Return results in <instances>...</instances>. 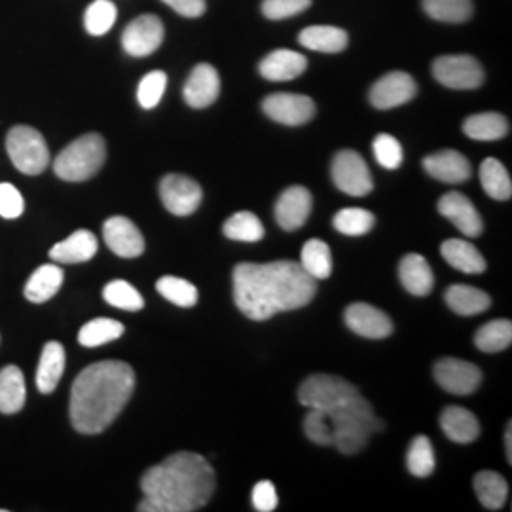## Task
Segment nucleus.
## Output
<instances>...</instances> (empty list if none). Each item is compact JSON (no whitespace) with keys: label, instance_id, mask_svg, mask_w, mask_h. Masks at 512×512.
<instances>
[{"label":"nucleus","instance_id":"nucleus-13","mask_svg":"<svg viewBox=\"0 0 512 512\" xmlns=\"http://www.w3.org/2000/svg\"><path fill=\"white\" fill-rule=\"evenodd\" d=\"M437 384L454 395H471L482 382V372L478 366L454 357L440 359L433 368Z\"/></svg>","mask_w":512,"mask_h":512},{"label":"nucleus","instance_id":"nucleus-40","mask_svg":"<svg viewBox=\"0 0 512 512\" xmlns=\"http://www.w3.org/2000/svg\"><path fill=\"white\" fill-rule=\"evenodd\" d=\"M374 215L366 209H359V207H349V209H342L334 215V228L344 234V236H365L372 228H374Z\"/></svg>","mask_w":512,"mask_h":512},{"label":"nucleus","instance_id":"nucleus-18","mask_svg":"<svg viewBox=\"0 0 512 512\" xmlns=\"http://www.w3.org/2000/svg\"><path fill=\"white\" fill-rule=\"evenodd\" d=\"M439 213L469 238L480 236L484 230V222L480 219L475 205L469 202L467 196L459 192H448L440 198Z\"/></svg>","mask_w":512,"mask_h":512},{"label":"nucleus","instance_id":"nucleus-22","mask_svg":"<svg viewBox=\"0 0 512 512\" xmlns=\"http://www.w3.org/2000/svg\"><path fill=\"white\" fill-rule=\"evenodd\" d=\"M440 427L444 435L458 444H469L480 435V423L475 414L461 406H448L440 414Z\"/></svg>","mask_w":512,"mask_h":512},{"label":"nucleus","instance_id":"nucleus-33","mask_svg":"<svg viewBox=\"0 0 512 512\" xmlns=\"http://www.w3.org/2000/svg\"><path fill=\"white\" fill-rule=\"evenodd\" d=\"M446 304L459 315H476L490 308L492 298L469 285H452L446 291Z\"/></svg>","mask_w":512,"mask_h":512},{"label":"nucleus","instance_id":"nucleus-50","mask_svg":"<svg viewBox=\"0 0 512 512\" xmlns=\"http://www.w3.org/2000/svg\"><path fill=\"white\" fill-rule=\"evenodd\" d=\"M184 18H200L205 14V0H162Z\"/></svg>","mask_w":512,"mask_h":512},{"label":"nucleus","instance_id":"nucleus-16","mask_svg":"<svg viewBox=\"0 0 512 512\" xmlns=\"http://www.w3.org/2000/svg\"><path fill=\"white\" fill-rule=\"evenodd\" d=\"M311 194L304 186H291L287 188L275 205V219L277 224L287 230L294 232L306 224L310 219Z\"/></svg>","mask_w":512,"mask_h":512},{"label":"nucleus","instance_id":"nucleus-17","mask_svg":"<svg viewBox=\"0 0 512 512\" xmlns=\"http://www.w3.org/2000/svg\"><path fill=\"white\" fill-rule=\"evenodd\" d=\"M184 101L192 109H205L217 101L220 93V76L209 63H200L184 84Z\"/></svg>","mask_w":512,"mask_h":512},{"label":"nucleus","instance_id":"nucleus-49","mask_svg":"<svg viewBox=\"0 0 512 512\" xmlns=\"http://www.w3.org/2000/svg\"><path fill=\"white\" fill-rule=\"evenodd\" d=\"M277 490L270 480L258 482L253 490V507L258 512H272L277 509Z\"/></svg>","mask_w":512,"mask_h":512},{"label":"nucleus","instance_id":"nucleus-28","mask_svg":"<svg viewBox=\"0 0 512 512\" xmlns=\"http://www.w3.org/2000/svg\"><path fill=\"white\" fill-rule=\"evenodd\" d=\"M63 279L65 274L57 264H44L29 277L25 285V298L35 304H44L50 298H54L57 291L61 289Z\"/></svg>","mask_w":512,"mask_h":512},{"label":"nucleus","instance_id":"nucleus-4","mask_svg":"<svg viewBox=\"0 0 512 512\" xmlns=\"http://www.w3.org/2000/svg\"><path fill=\"white\" fill-rule=\"evenodd\" d=\"M332 421V446H336L342 454H357L366 446L372 433L384 429V421L378 420L372 406L359 393L348 404L329 410Z\"/></svg>","mask_w":512,"mask_h":512},{"label":"nucleus","instance_id":"nucleus-42","mask_svg":"<svg viewBox=\"0 0 512 512\" xmlns=\"http://www.w3.org/2000/svg\"><path fill=\"white\" fill-rule=\"evenodd\" d=\"M408 471L414 476H425L433 475L435 471V452H433V444L427 437H416V439L410 442V448H408Z\"/></svg>","mask_w":512,"mask_h":512},{"label":"nucleus","instance_id":"nucleus-41","mask_svg":"<svg viewBox=\"0 0 512 512\" xmlns=\"http://www.w3.org/2000/svg\"><path fill=\"white\" fill-rule=\"evenodd\" d=\"M116 16H118V10L110 0H95L88 6L84 16L86 31L92 37H103L112 29Z\"/></svg>","mask_w":512,"mask_h":512},{"label":"nucleus","instance_id":"nucleus-46","mask_svg":"<svg viewBox=\"0 0 512 512\" xmlns=\"http://www.w3.org/2000/svg\"><path fill=\"white\" fill-rule=\"evenodd\" d=\"M374 156L378 160V164L385 167V169H397L399 165L403 164V147L401 143L393 137L382 133L374 139Z\"/></svg>","mask_w":512,"mask_h":512},{"label":"nucleus","instance_id":"nucleus-27","mask_svg":"<svg viewBox=\"0 0 512 512\" xmlns=\"http://www.w3.org/2000/svg\"><path fill=\"white\" fill-rule=\"evenodd\" d=\"M65 370V348L59 342H48L42 355L37 370V387L40 393L50 395L54 393Z\"/></svg>","mask_w":512,"mask_h":512},{"label":"nucleus","instance_id":"nucleus-34","mask_svg":"<svg viewBox=\"0 0 512 512\" xmlns=\"http://www.w3.org/2000/svg\"><path fill=\"white\" fill-rule=\"evenodd\" d=\"M300 266L315 281L329 279L332 274V255H330L329 245L321 239H310L302 249Z\"/></svg>","mask_w":512,"mask_h":512},{"label":"nucleus","instance_id":"nucleus-8","mask_svg":"<svg viewBox=\"0 0 512 512\" xmlns=\"http://www.w3.org/2000/svg\"><path fill=\"white\" fill-rule=\"evenodd\" d=\"M433 76L450 90H476L484 84V69L471 55H442L433 63Z\"/></svg>","mask_w":512,"mask_h":512},{"label":"nucleus","instance_id":"nucleus-14","mask_svg":"<svg viewBox=\"0 0 512 512\" xmlns=\"http://www.w3.org/2000/svg\"><path fill=\"white\" fill-rule=\"evenodd\" d=\"M418 93L416 80L408 73H395L382 76L370 90V103L380 110L395 109L412 101Z\"/></svg>","mask_w":512,"mask_h":512},{"label":"nucleus","instance_id":"nucleus-24","mask_svg":"<svg viewBox=\"0 0 512 512\" xmlns=\"http://www.w3.org/2000/svg\"><path fill=\"white\" fill-rule=\"evenodd\" d=\"M399 277L404 289L414 296H427L433 291V270L421 255H406L399 266Z\"/></svg>","mask_w":512,"mask_h":512},{"label":"nucleus","instance_id":"nucleus-10","mask_svg":"<svg viewBox=\"0 0 512 512\" xmlns=\"http://www.w3.org/2000/svg\"><path fill=\"white\" fill-rule=\"evenodd\" d=\"M160 198L169 213L175 217H188L202 203V186L186 175L171 173L160 183Z\"/></svg>","mask_w":512,"mask_h":512},{"label":"nucleus","instance_id":"nucleus-21","mask_svg":"<svg viewBox=\"0 0 512 512\" xmlns=\"http://www.w3.org/2000/svg\"><path fill=\"white\" fill-rule=\"evenodd\" d=\"M308 69V59L293 50H275L260 61L258 71L270 82H289Z\"/></svg>","mask_w":512,"mask_h":512},{"label":"nucleus","instance_id":"nucleus-51","mask_svg":"<svg viewBox=\"0 0 512 512\" xmlns=\"http://www.w3.org/2000/svg\"><path fill=\"white\" fill-rule=\"evenodd\" d=\"M505 444H507V458L509 463H512V425L509 423L507 427V433H505Z\"/></svg>","mask_w":512,"mask_h":512},{"label":"nucleus","instance_id":"nucleus-47","mask_svg":"<svg viewBox=\"0 0 512 512\" xmlns=\"http://www.w3.org/2000/svg\"><path fill=\"white\" fill-rule=\"evenodd\" d=\"M311 0H264L262 12L268 19H287L308 10Z\"/></svg>","mask_w":512,"mask_h":512},{"label":"nucleus","instance_id":"nucleus-31","mask_svg":"<svg viewBox=\"0 0 512 512\" xmlns=\"http://www.w3.org/2000/svg\"><path fill=\"white\" fill-rule=\"evenodd\" d=\"M476 495L480 499V503L488 509V511H499L503 509L507 495H509V484L503 476L495 471H480L475 476Z\"/></svg>","mask_w":512,"mask_h":512},{"label":"nucleus","instance_id":"nucleus-20","mask_svg":"<svg viewBox=\"0 0 512 512\" xmlns=\"http://www.w3.org/2000/svg\"><path fill=\"white\" fill-rule=\"evenodd\" d=\"M425 171L442 183H465L471 177L469 160L456 150H440L423 160Z\"/></svg>","mask_w":512,"mask_h":512},{"label":"nucleus","instance_id":"nucleus-30","mask_svg":"<svg viewBox=\"0 0 512 512\" xmlns=\"http://www.w3.org/2000/svg\"><path fill=\"white\" fill-rule=\"evenodd\" d=\"M463 131L475 141H499L509 133V122L497 112H482L469 116L463 124Z\"/></svg>","mask_w":512,"mask_h":512},{"label":"nucleus","instance_id":"nucleus-23","mask_svg":"<svg viewBox=\"0 0 512 512\" xmlns=\"http://www.w3.org/2000/svg\"><path fill=\"white\" fill-rule=\"evenodd\" d=\"M97 238L90 230H76L73 236L55 243L50 251V258L54 262H65V264H78L88 262L97 253Z\"/></svg>","mask_w":512,"mask_h":512},{"label":"nucleus","instance_id":"nucleus-26","mask_svg":"<svg viewBox=\"0 0 512 512\" xmlns=\"http://www.w3.org/2000/svg\"><path fill=\"white\" fill-rule=\"evenodd\" d=\"M440 255L444 260L463 274H482L486 270V260L478 253L475 245L463 239H448L440 245Z\"/></svg>","mask_w":512,"mask_h":512},{"label":"nucleus","instance_id":"nucleus-19","mask_svg":"<svg viewBox=\"0 0 512 512\" xmlns=\"http://www.w3.org/2000/svg\"><path fill=\"white\" fill-rule=\"evenodd\" d=\"M346 325L355 334L372 340H382L393 332L389 315L370 304H351L346 310Z\"/></svg>","mask_w":512,"mask_h":512},{"label":"nucleus","instance_id":"nucleus-43","mask_svg":"<svg viewBox=\"0 0 512 512\" xmlns=\"http://www.w3.org/2000/svg\"><path fill=\"white\" fill-rule=\"evenodd\" d=\"M103 298L109 302L110 306L120 310L139 311L145 306L141 293L133 285H129L128 281H122V279L110 281L103 291Z\"/></svg>","mask_w":512,"mask_h":512},{"label":"nucleus","instance_id":"nucleus-39","mask_svg":"<svg viewBox=\"0 0 512 512\" xmlns=\"http://www.w3.org/2000/svg\"><path fill=\"white\" fill-rule=\"evenodd\" d=\"M156 289L165 300L173 302L179 308H192L198 302V289L190 281L175 275L160 277L156 283Z\"/></svg>","mask_w":512,"mask_h":512},{"label":"nucleus","instance_id":"nucleus-48","mask_svg":"<svg viewBox=\"0 0 512 512\" xmlns=\"http://www.w3.org/2000/svg\"><path fill=\"white\" fill-rule=\"evenodd\" d=\"M25 211L23 196L19 194L14 184H0V217L4 219H18Z\"/></svg>","mask_w":512,"mask_h":512},{"label":"nucleus","instance_id":"nucleus-29","mask_svg":"<svg viewBox=\"0 0 512 512\" xmlns=\"http://www.w3.org/2000/svg\"><path fill=\"white\" fill-rule=\"evenodd\" d=\"M25 399L27 391L21 368L14 365L4 366L0 370V412L16 414L25 406Z\"/></svg>","mask_w":512,"mask_h":512},{"label":"nucleus","instance_id":"nucleus-25","mask_svg":"<svg viewBox=\"0 0 512 512\" xmlns=\"http://www.w3.org/2000/svg\"><path fill=\"white\" fill-rule=\"evenodd\" d=\"M300 44L313 52H323V54H338L348 48V33L340 27H330V25H313L300 33Z\"/></svg>","mask_w":512,"mask_h":512},{"label":"nucleus","instance_id":"nucleus-15","mask_svg":"<svg viewBox=\"0 0 512 512\" xmlns=\"http://www.w3.org/2000/svg\"><path fill=\"white\" fill-rule=\"evenodd\" d=\"M103 238L114 255L137 258L145 253V238L128 217H110L103 226Z\"/></svg>","mask_w":512,"mask_h":512},{"label":"nucleus","instance_id":"nucleus-3","mask_svg":"<svg viewBox=\"0 0 512 512\" xmlns=\"http://www.w3.org/2000/svg\"><path fill=\"white\" fill-rule=\"evenodd\" d=\"M135 389L128 363L103 361L84 368L71 389V421L82 435L103 433L126 408Z\"/></svg>","mask_w":512,"mask_h":512},{"label":"nucleus","instance_id":"nucleus-2","mask_svg":"<svg viewBox=\"0 0 512 512\" xmlns=\"http://www.w3.org/2000/svg\"><path fill=\"white\" fill-rule=\"evenodd\" d=\"M213 467L198 454L179 452L148 469L141 478V512L200 511L215 492Z\"/></svg>","mask_w":512,"mask_h":512},{"label":"nucleus","instance_id":"nucleus-5","mask_svg":"<svg viewBox=\"0 0 512 512\" xmlns=\"http://www.w3.org/2000/svg\"><path fill=\"white\" fill-rule=\"evenodd\" d=\"M107 160V145L99 133L78 137L55 158V175L67 183H82L95 177Z\"/></svg>","mask_w":512,"mask_h":512},{"label":"nucleus","instance_id":"nucleus-35","mask_svg":"<svg viewBox=\"0 0 512 512\" xmlns=\"http://www.w3.org/2000/svg\"><path fill=\"white\" fill-rule=\"evenodd\" d=\"M124 330L126 329L120 321L105 319V317L93 319V321H88L78 332V342L84 348H99L103 344L118 340L124 334Z\"/></svg>","mask_w":512,"mask_h":512},{"label":"nucleus","instance_id":"nucleus-44","mask_svg":"<svg viewBox=\"0 0 512 512\" xmlns=\"http://www.w3.org/2000/svg\"><path fill=\"white\" fill-rule=\"evenodd\" d=\"M308 416L304 418V433L308 439L319 446H332V421L325 410L308 408Z\"/></svg>","mask_w":512,"mask_h":512},{"label":"nucleus","instance_id":"nucleus-38","mask_svg":"<svg viewBox=\"0 0 512 512\" xmlns=\"http://www.w3.org/2000/svg\"><path fill=\"white\" fill-rule=\"evenodd\" d=\"M224 236L243 243H256L264 238V226L253 213L241 211L224 222Z\"/></svg>","mask_w":512,"mask_h":512},{"label":"nucleus","instance_id":"nucleus-1","mask_svg":"<svg viewBox=\"0 0 512 512\" xmlns=\"http://www.w3.org/2000/svg\"><path fill=\"white\" fill-rule=\"evenodd\" d=\"M315 293L317 281L293 260L243 262L234 270V300L239 311L253 321H266L275 313L304 308Z\"/></svg>","mask_w":512,"mask_h":512},{"label":"nucleus","instance_id":"nucleus-12","mask_svg":"<svg viewBox=\"0 0 512 512\" xmlns=\"http://www.w3.org/2000/svg\"><path fill=\"white\" fill-rule=\"evenodd\" d=\"M262 109L283 126H304L315 116L313 99L298 93H274L264 99Z\"/></svg>","mask_w":512,"mask_h":512},{"label":"nucleus","instance_id":"nucleus-9","mask_svg":"<svg viewBox=\"0 0 512 512\" xmlns=\"http://www.w3.org/2000/svg\"><path fill=\"white\" fill-rule=\"evenodd\" d=\"M332 181L349 196L361 198L372 192V175L363 156L355 150H342L332 160Z\"/></svg>","mask_w":512,"mask_h":512},{"label":"nucleus","instance_id":"nucleus-11","mask_svg":"<svg viewBox=\"0 0 512 512\" xmlns=\"http://www.w3.org/2000/svg\"><path fill=\"white\" fill-rule=\"evenodd\" d=\"M162 19L143 14L133 19L122 35V46L131 57H147L154 54L164 42Z\"/></svg>","mask_w":512,"mask_h":512},{"label":"nucleus","instance_id":"nucleus-7","mask_svg":"<svg viewBox=\"0 0 512 512\" xmlns=\"http://www.w3.org/2000/svg\"><path fill=\"white\" fill-rule=\"evenodd\" d=\"M357 395L359 389L355 385L330 374H313L298 389V399L302 406L319 408L325 412L348 404Z\"/></svg>","mask_w":512,"mask_h":512},{"label":"nucleus","instance_id":"nucleus-32","mask_svg":"<svg viewBox=\"0 0 512 512\" xmlns=\"http://www.w3.org/2000/svg\"><path fill=\"white\" fill-rule=\"evenodd\" d=\"M480 183L484 192L497 202L511 200L512 181L505 165L495 158H488L480 165Z\"/></svg>","mask_w":512,"mask_h":512},{"label":"nucleus","instance_id":"nucleus-6","mask_svg":"<svg viewBox=\"0 0 512 512\" xmlns=\"http://www.w3.org/2000/svg\"><path fill=\"white\" fill-rule=\"evenodd\" d=\"M6 150L12 164L25 175H40L50 164V150L42 133L31 126H16L8 131Z\"/></svg>","mask_w":512,"mask_h":512},{"label":"nucleus","instance_id":"nucleus-37","mask_svg":"<svg viewBox=\"0 0 512 512\" xmlns=\"http://www.w3.org/2000/svg\"><path fill=\"white\" fill-rule=\"evenodd\" d=\"M423 10L442 23H463L473 16V0H423Z\"/></svg>","mask_w":512,"mask_h":512},{"label":"nucleus","instance_id":"nucleus-36","mask_svg":"<svg viewBox=\"0 0 512 512\" xmlns=\"http://www.w3.org/2000/svg\"><path fill=\"white\" fill-rule=\"evenodd\" d=\"M512 344V323L509 319H495L475 334V346L484 353H497Z\"/></svg>","mask_w":512,"mask_h":512},{"label":"nucleus","instance_id":"nucleus-45","mask_svg":"<svg viewBox=\"0 0 512 512\" xmlns=\"http://www.w3.org/2000/svg\"><path fill=\"white\" fill-rule=\"evenodd\" d=\"M165 88H167V74L162 71H152L148 73L141 84H139V90H137V99H139V105L143 109H154L158 107V103L162 101L164 97Z\"/></svg>","mask_w":512,"mask_h":512}]
</instances>
